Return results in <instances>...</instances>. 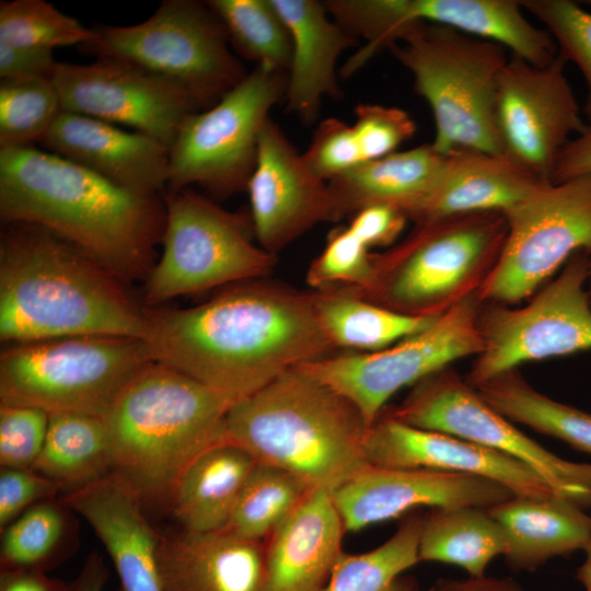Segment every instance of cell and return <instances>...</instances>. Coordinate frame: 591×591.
Returning a JSON list of instances; mask_svg holds the SVG:
<instances>
[{"label": "cell", "mask_w": 591, "mask_h": 591, "mask_svg": "<svg viewBox=\"0 0 591 591\" xmlns=\"http://www.w3.org/2000/svg\"><path fill=\"white\" fill-rule=\"evenodd\" d=\"M152 361L237 402L334 349L313 292L251 280L186 309H144Z\"/></svg>", "instance_id": "cell-1"}, {"label": "cell", "mask_w": 591, "mask_h": 591, "mask_svg": "<svg viewBox=\"0 0 591 591\" xmlns=\"http://www.w3.org/2000/svg\"><path fill=\"white\" fill-rule=\"evenodd\" d=\"M0 217L39 225L124 283L147 278L165 225L163 195L119 187L35 147L0 149Z\"/></svg>", "instance_id": "cell-2"}, {"label": "cell", "mask_w": 591, "mask_h": 591, "mask_svg": "<svg viewBox=\"0 0 591 591\" xmlns=\"http://www.w3.org/2000/svg\"><path fill=\"white\" fill-rule=\"evenodd\" d=\"M5 225L0 241L1 340L82 335L142 339L144 309L123 281L45 228Z\"/></svg>", "instance_id": "cell-3"}, {"label": "cell", "mask_w": 591, "mask_h": 591, "mask_svg": "<svg viewBox=\"0 0 591 591\" xmlns=\"http://www.w3.org/2000/svg\"><path fill=\"white\" fill-rule=\"evenodd\" d=\"M235 402L166 364L151 361L103 417L111 473L144 503L169 507L176 483L205 451L228 440Z\"/></svg>", "instance_id": "cell-4"}, {"label": "cell", "mask_w": 591, "mask_h": 591, "mask_svg": "<svg viewBox=\"0 0 591 591\" xmlns=\"http://www.w3.org/2000/svg\"><path fill=\"white\" fill-rule=\"evenodd\" d=\"M368 429L350 401L299 368L235 402L225 418L228 440L257 463L328 493L369 465Z\"/></svg>", "instance_id": "cell-5"}, {"label": "cell", "mask_w": 591, "mask_h": 591, "mask_svg": "<svg viewBox=\"0 0 591 591\" xmlns=\"http://www.w3.org/2000/svg\"><path fill=\"white\" fill-rule=\"evenodd\" d=\"M507 232L502 211L415 224L391 250L373 254V276L364 290H347L399 313L440 316L478 293L500 257Z\"/></svg>", "instance_id": "cell-6"}, {"label": "cell", "mask_w": 591, "mask_h": 591, "mask_svg": "<svg viewBox=\"0 0 591 591\" xmlns=\"http://www.w3.org/2000/svg\"><path fill=\"white\" fill-rule=\"evenodd\" d=\"M386 48L429 104L436 126L431 143L439 152L471 148L503 154L495 119L497 79L509 59L503 46L444 25L415 23Z\"/></svg>", "instance_id": "cell-7"}, {"label": "cell", "mask_w": 591, "mask_h": 591, "mask_svg": "<svg viewBox=\"0 0 591 591\" xmlns=\"http://www.w3.org/2000/svg\"><path fill=\"white\" fill-rule=\"evenodd\" d=\"M141 338L82 335L11 344L0 356V405L103 418L151 362Z\"/></svg>", "instance_id": "cell-8"}, {"label": "cell", "mask_w": 591, "mask_h": 591, "mask_svg": "<svg viewBox=\"0 0 591 591\" xmlns=\"http://www.w3.org/2000/svg\"><path fill=\"white\" fill-rule=\"evenodd\" d=\"M94 31V38L80 47L83 53L171 80L190 91L206 109L247 74L207 2L164 0L141 23L99 25Z\"/></svg>", "instance_id": "cell-9"}, {"label": "cell", "mask_w": 591, "mask_h": 591, "mask_svg": "<svg viewBox=\"0 0 591 591\" xmlns=\"http://www.w3.org/2000/svg\"><path fill=\"white\" fill-rule=\"evenodd\" d=\"M163 198V250L146 278L149 308L271 271L276 256L254 243L251 216L225 210L189 188L165 192Z\"/></svg>", "instance_id": "cell-10"}, {"label": "cell", "mask_w": 591, "mask_h": 591, "mask_svg": "<svg viewBox=\"0 0 591 591\" xmlns=\"http://www.w3.org/2000/svg\"><path fill=\"white\" fill-rule=\"evenodd\" d=\"M287 74L256 67L215 105L188 117L169 148L165 192L198 185L225 198L246 189L269 112Z\"/></svg>", "instance_id": "cell-11"}, {"label": "cell", "mask_w": 591, "mask_h": 591, "mask_svg": "<svg viewBox=\"0 0 591 591\" xmlns=\"http://www.w3.org/2000/svg\"><path fill=\"white\" fill-rule=\"evenodd\" d=\"M590 256L575 254L522 306L482 302V350L465 376L474 387L525 362L591 350Z\"/></svg>", "instance_id": "cell-12"}, {"label": "cell", "mask_w": 591, "mask_h": 591, "mask_svg": "<svg viewBox=\"0 0 591 591\" xmlns=\"http://www.w3.org/2000/svg\"><path fill=\"white\" fill-rule=\"evenodd\" d=\"M503 213L507 237L478 290L482 302L519 304L575 254L591 257V174L544 184Z\"/></svg>", "instance_id": "cell-13"}, {"label": "cell", "mask_w": 591, "mask_h": 591, "mask_svg": "<svg viewBox=\"0 0 591 591\" xmlns=\"http://www.w3.org/2000/svg\"><path fill=\"white\" fill-rule=\"evenodd\" d=\"M387 413L406 425L509 455L532 468L559 496L584 509L591 507V463L565 460L528 437L451 366L415 384Z\"/></svg>", "instance_id": "cell-14"}, {"label": "cell", "mask_w": 591, "mask_h": 591, "mask_svg": "<svg viewBox=\"0 0 591 591\" xmlns=\"http://www.w3.org/2000/svg\"><path fill=\"white\" fill-rule=\"evenodd\" d=\"M480 304L478 294H473L424 331L390 347L373 352L329 355L297 368L350 401L370 427L398 391L480 352Z\"/></svg>", "instance_id": "cell-15"}, {"label": "cell", "mask_w": 591, "mask_h": 591, "mask_svg": "<svg viewBox=\"0 0 591 591\" xmlns=\"http://www.w3.org/2000/svg\"><path fill=\"white\" fill-rule=\"evenodd\" d=\"M332 18L349 34L363 37L360 54L370 59L404 27L433 23L500 44L534 66H546L558 47L546 30L534 26L514 0H329Z\"/></svg>", "instance_id": "cell-16"}, {"label": "cell", "mask_w": 591, "mask_h": 591, "mask_svg": "<svg viewBox=\"0 0 591 591\" xmlns=\"http://www.w3.org/2000/svg\"><path fill=\"white\" fill-rule=\"evenodd\" d=\"M566 59L534 66L511 55L496 85L495 119L503 154L551 183L557 158L584 124L565 76Z\"/></svg>", "instance_id": "cell-17"}, {"label": "cell", "mask_w": 591, "mask_h": 591, "mask_svg": "<svg viewBox=\"0 0 591 591\" xmlns=\"http://www.w3.org/2000/svg\"><path fill=\"white\" fill-rule=\"evenodd\" d=\"M53 82L63 111L128 126L167 148L185 120L206 109L182 85L113 59L58 62Z\"/></svg>", "instance_id": "cell-18"}, {"label": "cell", "mask_w": 591, "mask_h": 591, "mask_svg": "<svg viewBox=\"0 0 591 591\" xmlns=\"http://www.w3.org/2000/svg\"><path fill=\"white\" fill-rule=\"evenodd\" d=\"M345 532H358L422 507L490 508L514 495L479 476L368 465L331 493Z\"/></svg>", "instance_id": "cell-19"}, {"label": "cell", "mask_w": 591, "mask_h": 591, "mask_svg": "<svg viewBox=\"0 0 591 591\" xmlns=\"http://www.w3.org/2000/svg\"><path fill=\"white\" fill-rule=\"evenodd\" d=\"M246 189L257 243L275 256L315 224L334 221L328 183L309 169L270 118L260 132Z\"/></svg>", "instance_id": "cell-20"}, {"label": "cell", "mask_w": 591, "mask_h": 591, "mask_svg": "<svg viewBox=\"0 0 591 591\" xmlns=\"http://www.w3.org/2000/svg\"><path fill=\"white\" fill-rule=\"evenodd\" d=\"M363 451L367 462L374 466L479 476L501 484L515 497L558 495L532 468L509 455L406 425L387 412L369 427Z\"/></svg>", "instance_id": "cell-21"}, {"label": "cell", "mask_w": 591, "mask_h": 591, "mask_svg": "<svg viewBox=\"0 0 591 591\" xmlns=\"http://www.w3.org/2000/svg\"><path fill=\"white\" fill-rule=\"evenodd\" d=\"M39 144L127 190L150 196L166 190L169 148L138 131L62 111Z\"/></svg>", "instance_id": "cell-22"}, {"label": "cell", "mask_w": 591, "mask_h": 591, "mask_svg": "<svg viewBox=\"0 0 591 591\" xmlns=\"http://www.w3.org/2000/svg\"><path fill=\"white\" fill-rule=\"evenodd\" d=\"M59 501L81 515L111 557L119 591H163L159 564V534L147 520L143 502L119 477L108 473Z\"/></svg>", "instance_id": "cell-23"}, {"label": "cell", "mask_w": 591, "mask_h": 591, "mask_svg": "<svg viewBox=\"0 0 591 591\" xmlns=\"http://www.w3.org/2000/svg\"><path fill=\"white\" fill-rule=\"evenodd\" d=\"M344 533L331 493L313 490L265 540L260 591H323L344 553Z\"/></svg>", "instance_id": "cell-24"}, {"label": "cell", "mask_w": 591, "mask_h": 591, "mask_svg": "<svg viewBox=\"0 0 591 591\" xmlns=\"http://www.w3.org/2000/svg\"><path fill=\"white\" fill-rule=\"evenodd\" d=\"M158 564L163 591H260L265 541L182 529L161 534Z\"/></svg>", "instance_id": "cell-25"}, {"label": "cell", "mask_w": 591, "mask_h": 591, "mask_svg": "<svg viewBox=\"0 0 591 591\" xmlns=\"http://www.w3.org/2000/svg\"><path fill=\"white\" fill-rule=\"evenodd\" d=\"M544 184L506 154L454 149L445 153L436 185L407 219L420 224L463 213L505 212Z\"/></svg>", "instance_id": "cell-26"}, {"label": "cell", "mask_w": 591, "mask_h": 591, "mask_svg": "<svg viewBox=\"0 0 591 591\" xmlns=\"http://www.w3.org/2000/svg\"><path fill=\"white\" fill-rule=\"evenodd\" d=\"M292 38V58L287 76V108L302 121L312 123L325 96H338L336 63L344 50L356 44L315 0H271Z\"/></svg>", "instance_id": "cell-27"}, {"label": "cell", "mask_w": 591, "mask_h": 591, "mask_svg": "<svg viewBox=\"0 0 591 591\" xmlns=\"http://www.w3.org/2000/svg\"><path fill=\"white\" fill-rule=\"evenodd\" d=\"M570 499L512 497L488 508L505 537L503 557L514 571H531L557 556L583 549L591 513Z\"/></svg>", "instance_id": "cell-28"}, {"label": "cell", "mask_w": 591, "mask_h": 591, "mask_svg": "<svg viewBox=\"0 0 591 591\" xmlns=\"http://www.w3.org/2000/svg\"><path fill=\"white\" fill-rule=\"evenodd\" d=\"M444 163L445 154L424 143L355 166L328 182L334 221L372 205L392 206L407 218L433 188Z\"/></svg>", "instance_id": "cell-29"}, {"label": "cell", "mask_w": 591, "mask_h": 591, "mask_svg": "<svg viewBox=\"0 0 591 591\" xmlns=\"http://www.w3.org/2000/svg\"><path fill=\"white\" fill-rule=\"evenodd\" d=\"M255 459L225 440L200 454L182 474L169 508L182 529L219 531L228 523Z\"/></svg>", "instance_id": "cell-30"}, {"label": "cell", "mask_w": 591, "mask_h": 591, "mask_svg": "<svg viewBox=\"0 0 591 591\" xmlns=\"http://www.w3.org/2000/svg\"><path fill=\"white\" fill-rule=\"evenodd\" d=\"M313 296L334 348L378 351L424 331L439 317L399 313L341 287L316 290Z\"/></svg>", "instance_id": "cell-31"}, {"label": "cell", "mask_w": 591, "mask_h": 591, "mask_svg": "<svg viewBox=\"0 0 591 591\" xmlns=\"http://www.w3.org/2000/svg\"><path fill=\"white\" fill-rule=\"evenodd\" d=\"M503 553L502 530L488 509L467 506L430 509L425 513L420 561L454 565L468 577H482L494 558Z\"/></svg>", "instance_id": "cell-32"}, {"label": "cell", "mask_w": 591, "mask_h": 591, "mask_svg": "<svg viewBox=\"0 0 591 591\" xmlns=\"http://www.w3.org/2000/svg\"><path fill=\"white\" fill-rule=\"evenodd\" d=\"M44 447L32 470L70 491L111 473L103 418L77 414H48Z\"/></svg>", "instance_id": "cell-33"}, {"label": "cell", "mask_w": 591, "mask_h": 591, "mask_svg": "<svg viewBox=\"0 0 591 591\" xmlns=\"http://www.w3.org/2000/svg\"><path fill=\"white\" fill-rule=\"evenodd\" d=\"M476 389L488 404L512 422L591 455V413L538 392L517 370L502 373Z\"/></svg>", "instance_id": "cell-34"}, {"label": "cell", "mask_w": 591, "mask_h": 591, "mask_svg": "<svg viewBox=\"0 0 591 591\" xmlns=\"http://www.w3.org/2000/svg\"><path fill=\"white\" fill-rule=\"evenodd\" d=\"M425 513L404 517L395 533L378 547L343 553L323 591H419L405 571L418 564L419 537Z\"/></svg>", "instance_id": "cell-35"}, {"label": "cell", "mask_w": 591, "mask_h": 591, "mask_svg": "<svg viewBox=\"0 0 591 591\" xmlns=\"http://www.w3.org/2000/svg\"><path fill=\"white\" fill-rule=\"evenodd\" d=\"M312 491L293 474L257 463L246 479L228 523L221 530L242 538L265 541L296 512Z\"/></svg>", "instance_id": "cell-36"}, {"label": "cell", "mask_w": 591, "mask_h": 591, "mask_svg": "<svg viewBox=\"0 0 591 591\" xmlns=\"http://www.w3.org/2000/svg\"><path fill=\"white\" fill-rule=\"evenodd\" d=\"M219 16L229 42L243 58L274 72L288 71L292 38L271 0L206 1Z\"/></svg>", "instance_id": "cell-37"}, {"label": "cell", "mask_w": 591, "mask_h": 591, "mask_svg": "<svg viewBox=\"0 0 591 591\" xmlns=\"http://www.w3.org/2000/svg\"><path fill=\"white\" fill-rule=\"evenodd\" d=\"M53 79L0 81V149L34 147L62 113Z\"/></svg>", "instance_id": "cell-38"}, {"label": "cell", "mask_w": 591, "mask_h": 591, "mask_svg": "<svg viewBox=\"0 0 591 591\" xmlns=\"http://www.w3.org/2000/svg\"><path fill=\"white\" fill-rule=\"evenodd\" d=\"M59 500L34 505L13 520L2 532L1 570H46L57 561L66 534V512Z\"/></svg>", "instance_id": "cell-39"}, {"label": "cell", "mask_w": 591, "mask_h": 591, "mask_svg": "<svg viewBox=\"0 0 591 591\" xmlns=\"http://www.w3.org/2000/svg\"><path fill=\"white\" fill-rule=\"evenodd\" d=\"M94 28L83 26L44 0L0 2V44L53 50L90 43Z\"/></svg>", "instance_id": "cell-40"}, {"label": "cell", "mask_w": 591, "mask_h": 591, "mask_svg": "<svg viewBox=\"0 0 591 591\" xmlns=\"http://www.w3.org/2000/svg\"><path fill=\"white\" fill-rule=\"evenodd\" d=\"M520 4L545 25L566 61L582 72L588 90L583 114L591 126V13L570 0H522Z\"/></svg>", "instance_id": "cell-41"}, {"label": "cell", "mask_w": 591, "mask_h": 591, "mask_svg": "<svg viewBox=\"0 0 591 591\" xmlns=\"http://www.w3.org/2000/svg\"><path fill=\"white\" fill-rule=\"evenodd\" d=\"M369 250L348 227L332 230L325 247L309 266L308 283L316 290H364L373 276V254Z\"/></svg>", "instance_id": "cell-42"}, {"label": "cell", "mask_w": 591, "mask_h": 591, "mask_svg": "<svg viewBox=\"0 0 591 591\" xmlns=\"http://www.w3.org/2000/svg\"><path fill=\"white\" fill-rule=\"evenodd\" d=\"M49 415L30 406L0 405L1 468L32 470L45 443Z\"/></svg>", "instance_id": "cell-43"}, {"label": "cell", "mask_w": 591, "mask_h": 591, "mask_svg": "<svg viewBox=\"0 0 591 591\" xmlns=\"http://www.w3.org/2000/svg\"><path fill=\"white\" fill-rule=\"evenodd\" d=\"M352 125L363 162L386 157L410 139L416 125L404 109L378 104H362Z\"/></svg>", "instance_id": "cell-44"}, {"label": "cell", "mask_w": 591, "mask_h": 591, "mask_svg": "<svg viewBox=\"0 0 591 591\" xmlns=\"http://www.w3.org/2000/svg\"><path fill=\"white\" fill-rule=\"evenodd\" d=\"M302 158L327 183L363 163L354 127L337 118L320 123Z\"/></svg>", "instance_id": "cell-45"}, {"label": "cell", "mask_w": 591, "mask_h": 591, "mask_svg": "<svg viewBox=\"0 0 591 591\" xmlns=\"http://www.w3.org/2000/svg\"><path fill=\"white\" fill-rule=\"evenodd\" d=\"M62 486L34 470L1 468L0 529L7 528L25 510L51 500Z\"/></svg>", "instance_id": "cell-46"}, {"label": "cell", "mask_w": 591, "mask_h": 591, "mask_svg": "<svg viewBox=\"0 0 591 591\" xmlns=\"http://www.w3.org/2000/svg\"><path fill=\"white\" fill-rule=\"evenodd\" d=\"M407 221V218L392 206L372 205L354 213L348 228L370 248L394 243Z\"/></svg>", "instance_id": "cell-47"}, {"label": "cell", "mask_w": 591, "mask_h": 591, "mask_svg": "<svg viewBox=\"0 0 591 591\" xmlns=\"http://www.w3.org/2000/svg\"><path fill=\"white\" fill-rule=\"evenodd\" d=\"M53 50L0 44V78L53 79L57 67Z\"/></svg>", "instance_id": "cell-48"}, {"label": "cell", "mask_w": 591, "mask_h": 591, "mask_svg": "<svg viewBox=\"0 0 591 591\" xmlns=\"http://www.w3.org/2000/svg\"><path fill=\"white\" fill-rule=\"evenodd\" d=\"M591 174V126L572 138L559 153L551 183H560Z\"/></svg>", "instance_id": "cell-49"}, {"label": "cell", "mask_w": 591, "mask_h": 591, "mask_svg": "<svg viewBox=\"0 0 591 591\" xmlns=\"http://www.w3.org/2000/svg\"><path fill=\"white\" fill-rule=\"evenodd\" d=\"M66 583L39 569L1 570L0 591H63Z\"/></svg>", "instance_id": "cell-50"}, {"label": "cell", "mask_w": 591, "mask_h": 591, "mask_svg": "<svg viewBox=\"0 0 591 591\" xmlns=\"http://www.w3.org/2000/svg\"><path fill=\"white\" fill-rule=\"evenodd\" d=\"M428 591H525L510 578L467 577L463 580L441 579Z\"/></svg>", "instance_id": "cell-51"}, {"label": "cell", "mask_w": 591, "mask_h": 591, "mask_svg": "<svg viewBox=\"0 0 591 591\" xmlns=\"http://www.w3.org/2000/svg\"><path fill=\"white\" fill-rule=\"evenodd\" d=\"M108 578L107 567L97 553H91L80 572L63 591H103Z\"/></svg>", "instance_id": "cell-52"}, {"label": "cell", "mask_w": 591, "mask_h": 591, "mask_svg": "<svg viewBox=\"0 0 591 591\" xmlns=\"http://www.w3.org/2000/svg\"><path fill=\"white\" fill-rule=\"evenodd\" d=\"M582 551L584 552V558L577 568L575 577L584 591H591V536Z\"/></svg>", "instance_id": "cell-53"}, {"label": "cell", "mask_w": 591, "mask_h": 591, "mask_svg": "<svg viewBox=\"0 0 591 591\" xmlns=\"http://www.w3.org/2000/svg\"><path fill=\"white\" fill-rule=\"evenodd\" d=\"M587 290H588V294L591 302V257L589 259V275H588Z\"/></svg>", "instance_id": "cell-54"}, {"label": "cell", "mask_w": 591, "mask_h": 591, "mask_svg": "<svg viewBox=\"0 0 591 591\" xmlns=\"http://www.w3.org/2000/svg\"><path fill=\"white\" fill-rule=\"evenodd\" d=\"M586 3L590 4L591 5V0L590 1H587Z\"/></svg>", "instance_id": "cell-55"}]
</instances>
